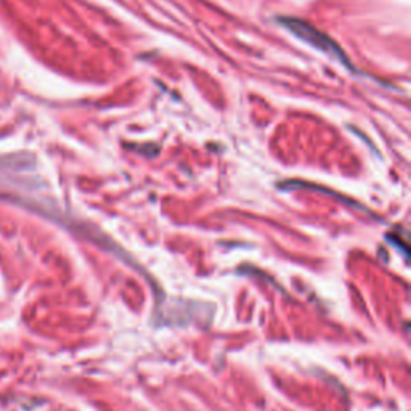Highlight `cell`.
I'll return each mask as SVG.
<instances>
[{
    "label": "cell",
    "instance_id": "1",
    "mask_svg": "<svg viewBox=\"0 0 411 411\" xmlns=\"http://www.w3.org/2000/svg\"><path fill=\"white\" fill-rule=\"evenodd\" d=\"M278 21H280V25L285 27V30H288L292 34V36H296L297 39H301L302 42L311 45V47L317 48V50H320V52H323L328 56H331L333 60L339 61L342 66L348 67L351 71H355L352 61L348 60V56H346L344 50H342L330 36H326L325 32H322L315 26H312L311 22L297 20V18H280Z\"/></svg>",
    "mask_w": 411,
    "mask_h": 411
}]
</instances>
